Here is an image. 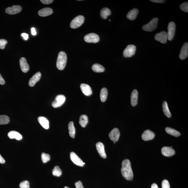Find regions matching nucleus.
Returning <instances> with one entry per match:
<instances>
[{
	"label": "nucleus",
	"mask_w": 188,
	"mask_h": 188,
	"mask_svg": "<svg viewBox=\"0 0 188 188\" xmlns=\"http://www.w3.org/2000/svg\"><path fill=\"white\" fill-rule=\"evenodd\" d=\"M5 161L4 159L3 158L2 156L0 154V163L1 164H4L5 163Z\"/></svg>",
	"instance_id": "nucleus-44"
},
{
	"label": "nucleus",
	"mask_w": 188,
	"mask_h": 188,
	"mask_svg": "<svg viewBox=\"0 0 188 188\" xmlns=\"http://www.w3.org/2000/svg\"><path fill=\"white\" fill-rule=\"evenodd\" d=\"M84 40L86 42L95 43L99 42L100 38L98 35L91 33L86 35L84 36Z\"/></svg>",
	"instance_id": "nucleus-7"
},
{
	"label": "nucleus",
	"mask_w": 188,
	"mask_h": 188,
	"mask_svg": "<svg viewBox=\"0 0 188 188\" xmlns=\"http://www.w3.org/2000/svg\"><path fill=\"white\" fill-rule=\"evenodd\" d=\"M68 130L70 136L71 137L74 138L75 135V128L74 126V122H70L68 124Z\"/></svg>",
	"instance_id": "nucleus-27"
},
{
	"label": "nucleus",
	"mask_w": 188,
	"mask_h": 188,
	"mask_svg": "<svg viewBox=\"0 0 188 188\" xmlns=\"http://www.w3.org/2000/svg\"><path fill=\"white\" fill-rule=\"evenodd\" d=\"M150 1L155 3H164L166 1L163 0H150Z\"/></svg>",
	"instance_id": "nucleus-41"
},
{
	"label": "nucleus",
	"mask_w": 188,
	"mask_h": 188,
	"mask_svg": "<svg viewBox=\"0 0 188 188\" xmlns=\"http://www.w3.org/2000/svg\"><path fill=\"white\" fill-rule=\"evenodd\" d=\"M66 100V97L64 95H57L56 97L55 101L53 102L52 106L54 108L60 107L65 102Z\"/></svg>",
	"instance_id": "nucleus-8"
},
{
	"label": "nucleus",
	"mask_w": 188,
	"mask_h": 188,
	"mask_svg": "<svg viewBox=\"0 0 188 188\" xmlns=\"http://www.w3.org/2000/svg\"><path fill=\"white\" fill-rule=\"evenodd\" d=\"M75 185L76 188H84L82 183L81 181H79L78 182L75 183Z\"/></svg>",
	"instance_id": "nucleus-39"
},
{
	"label": "nucleus",
	"mask_w": 188,
	"mask_h": 188,
	"mask_svg": "<svg viewBox=\"0 0 188 188\" xmlns=\"http://www.w3.org/2000/svg\"><path fill=\"white\" fill-rule=\"evenodd\" d=\"M122 166L121 171L124 178L127 180L133 179V174L130 160L128 159L124 160L122 162Z\"/></svg>",
	"instance_id": "nucleus-1"
},
{
	"label": "nucleus",
	"mask_w": 188,
	"mask_h": 188,
	"mask_svg": "<svg viewBox=\"0 0 188 188\" xmlns=\"http://www.w3.org/2000/svg\"><path fill=\"white\" fill-rule=\"evenodd\" d=\"M67 55L64 52L59 53L57 61V67L59 70H63L66 67L67 61Z\"/></svg>",
	"instance_id": "nucleus-2"
},
{
	"label": "nucleus",
	"mask_w": 188,
	"mask_h": 188,
	"mask_svg": "<svg viewBox=\"0 0 188 188\" xmlns=\"http://www.w3.org/2000/svg\"><path fill=\"white\" fill-rule=\"evenodd\" d=\"M120 132L118 129L115 128L110 133L109 136L110 139L113 141L117 142L120 137Z\"/></svg>",
	"instance_id": "nucleus-12"
},
{
	"label": "nucleus",
	"mask_w": 188,
	"mask_h": 188,
	"mask_svg": "<svg viewBox=\"0 0 188 188\" xmlns=\"http://www.w3.org/2000/svg\"><path fill=\"white\" fill-rule=\"evenodd\" d=\"M176 28V25L174 22H170L169 23L168 27V31L167 33L169 41H172L174 38Z\"/></svg>",
	"instance_id": "nucleus-5"
},
{
	"label": "nucleus",
	"mask_w": 188,
	"mask_h": 188,
	"mask_svg": "<svg viewBox=\"0 0 188 188\" xmlns=\"http://www.w3.org/2000/svg\"><path fill=\"white\" fill-rule=\"evenodd\" d=\"M7 43V41L5 39H0V49H4Z\"/></svg>",
	"instance_id": "nucleus-37"
},
{
	"label": "nucleus",
	"mask_w": 188,
	"mask_h": 188,
	"mask_svg": "<svg viewBox=\"0 0 188 188\" xmlns=\"http://www.w3.org/2000/svg\"><path fill=\"white\" fill-rule=\"evenodd\" d=\"M84 17L82 15H79L71 21L70 24V27L71 28L76 29L79 27L83 23Z\"/></svg>",
	"instance_id": "nucleus-4"
},
{
	"label": "nucleus",
	"mask_w": 188,
	"mask_h": 188,
	"mask_svg": "<svg viewBox=\"0 0 188 188\" xmlns=\"http://www.w3.org/2000/svg\"><path fill=\"white\" fill-rule=\"evenodd\" d=\"M108 91L107 89L105 87L101 89L100 93V98L102 102H104L106 101L108 96Z\"/></svg>",
	"instance_id": "nucleus-31"
},
{
	"label": "nucleus",
	"mask_w": 188,
	"mask_h": 188,
	"mask_svg": "<svg viewBox=\"0 0 188 188\" xmlns=\"http://www.w3.org/2000/svg\"><path fill=\"white\" fill-rule=\"evenodd\" d=\"M111 12L110 9L107 7L103 8L100 11V14L101 18L105 19L107 17L111 15Z\"/></svg>",
	"instance_id": "nucleus-25"
},
{
	"label": "nucleus",
	"mask_w": 188,
	"mask_h": 188,
	"mask_svg": "<svg viewBox=\"0 0 188 188\" xmlns=\"http://www.w3.org/2000/svg\"><path fill=\"white\" fill-rule=\"evenodd\" d=\"M80 87L81 90L84 94L87 96H89L92 94L91 87L88 84L83 83L81 84Z\"/></svg>",
	"instance_id": "nucleus-19"
},
{
	"label": "nucleus",
	"mask_w": 188,
	"mask_h": 188,
	"mask_svg": "<svg viewBox=\"0 0 188 188\" xmlns=\"http://www.w3.org/2000/svg\"><path fill=\"white\" fill-rule=\"evenodd\" d=\"M19 186L20 188H29V183L27 181H23L20 183Z\"/></svg>",
	"instance_id": "nucleus-36"
},
{
	"label": "nucleus",
	"mask_w": 188,
	"mask_h": 188,
	"mask_svg": "<svg viewBox=\"0 0 188 188\" xmlns=\"http://www.w3.org/2000/svg\"><path fill=\"white\" fill-rule=\"evenodd\" d=\"M41 74L40 72H38L33 75L29 82V85L30 87H33L41 79Z\"/></svg>",
	"instance_id": "nucleus-16"
},
{
	"label": "nucleus",
	"mask_w": 188,
	"mask_h": 188,
	"mask_svg": "<svg viewBox=\"0 0 188 188\" xmlns=\"http://www.w3.org/2000/svg\"><path fill=\"white\" fill-rule=\"evenodd\" d=\"M70 158L72 161L78 166L83 167L85 163L79 158L75 153L71 152L70 154Z\"/></svg>",
	"instance_id": "nucleus-9"
},
{
	"label": "nucleus",
	"mask_w": 188,
	"mask_h": 188,
	"mask_svg": "<svg viewBox=\"0 0 188 188\" xmlns=\"http://www.w3.org/2000/svg\"><path fill=\"white\" fill-rule=\"evenodd\" d=\"M88 123V118L85 115H82L80 116L79 119V123L81 127H85Z\"/></svg>",
	"instance_id": "nucleus-26"
},
{
	"label": "nucleus",
	"mask_w": 188,
	"mask_h": 188,
	"mask_svg": "<svg viewBox=\"0 0 188 188\" xmlns=\"http://www.w3.org/2000/svg\"><path fill=\"white\" fill-rule=\"evenodd\" d=\"M109 21H111V20H110V19H109Z\"/></svg>",
	"instance_id": "nucleus-49"
},
{
	"label": "nucleus",
	"mask_w": 188,
	"mask_h": 188,
	"mask_svg": "<svg viewBox=\"0 0 188 188\" xmlns=\"http://www.w3.org/2000/svg\"><path fill=\"white\" fill-rule=\"evenodd\" d=\"M41 159L43 163H46L49 161L50 160V155L49 154H46L45 153H42L41 155Z\"/></svg>",
	"instance_id": "nucleus-34"
},
{
	"label": "nucleus",
	"mask_w": 188,
	"mask_h": 188,
	"mask_svg": "<svg viewBox=\"0 0 188 188\" xmlns=\"http://www.w3.org/2000/svg\"><path fill=\"white\" fill-rule=\"evenodd\" d=\"M22 10V7L19 5H13L6 9L5 12L7 14L14 15L20 13Z\"/></svg>",
	"instance_id": "nucleus-11"
},
{
	"label": "nucleus",
	"mask_w": 188,
	"mask_h": 188,
	"mask_svg": "<svg viewBox=\"0 0 188 188\" xmlns=\"http://www.w3.org/2000/svg\"><path fill=\"white\" fill-rule=\"evenodd\" d=\"M8 136L10 139H15L17 140H21L22 138V136L18 132L12 131L9 132L8 134Z\"/></svg>",
	"instance_id": "nucleus-24"
},
{
	"label": "nucleus",
	"mask_w": 188,
	"mask_h": 188,
	"mask_svg": "<svg viewBox=\"0 0 188 188\" xmlns=\"http://www.w3.org/2000/svg\"><path fill=\"white\" fill-rule=\"evenodd\" d=\"M136 46L133 45H130L127 47L124 50L123 55L125 58H129L135 55L136 52Z\"/></svg>",
	"instance_id": "nucleus-6"
},
{
	"label": "nucleus",
	"mask_w": 188,
	"mask_h": 188,
	"mask_svg": "<svg viewBox=\"0 0 188 188\" xmlns=\"http://www.w3.org/2000/svg\"><path fill=\"white\" fill-rule=\"evenodd\" d=\"M10 121L9 117L7 115H0V125H6Z\"/></svg>",
	"instance_id": "nucleus-32"
},
{
	"label": "nucleus",
	"mask_w": 188,
	"mask_h": 188,
	"mask_svg": "<svg viewBox=\"0 0 188 188\" xmlns=\"http://www.w3.org/2000/svg\"><path fill=\"white\" fill-rule=\"evenodd\" d=\"M20 65L21 69L23 73H26L29 70V65L27 63L26 59L22 57L20 59Z\"/></svg>",
	"instance_id": "nucleus-17"
},
{
	"label": "nucleus",
	"mask_w": 188,
	"mask_h": 188,
	"mask_svg": "<svg viewBox=\"0 0 188 188\" xmlns=\"http://www.w3.org/2000/svg\"><path fill=\"white\" fill-rule=\"evenodd\" d=\"M96 146L97 151L100 156L103 158H106L107 155L105 151L104 145L103 143L99 142L97 143Z\"/></svg>",
	"instance_id": "nucleus-15"
},
{
	"label": "nucleus",
	"mask_w": 188,
	"mask_h": 188,
	"mask_svg": "<svg viewBox=\"0 0 188 188\" xmlns=\"http://www.w3.org/2000/svg\"><path fill=\"white\" fill-rule=\"evenodd\" d=\"M165 131L169 134L176 137L179 136L181 135V133L180 132L170 127H167L165 128Z\"/></svg>",
	"instance_id": "nucleus-30"
},
{
	"label": "nucleus",
	"mask_w": 188,
	"mask_h": 188,
	"mask_svg": "<svg viewBox=\"0 0 188 188\" xmlns=\"http://www.w3.org/2000/svg\"><path fill=\"white\" fill-rule=\"evenodd\" d=\"M162 108L164 114L167 117L170 118L171 116V114L170 113L168 106V103L166 101L163 102L162 105Z\"/></svg>",
	"instance_id": "nucleus-29"
},
{
	"label": "nucleus",
	"mask_w": 188,
	"mask_h": 188,
	"mask_svg": "<svg viewBox=\"0 0 188 188\" xmlns=\"http://www.w3.org/2000/svg\"><path fill=\"white\" fill-rule=\"evenodd\" d=\"M162 188H170V185L169 181L167 180H164L162 183Z\"/></svg>",
	"instance_id": "nucleus-38"
},
{
	"label": "nucleus",
	"mask_w": 188,
	"mask_h": 188,
	"mask_svg": "<svg viewBox=\"0 0 188 188\" xmlns=\"http://www.w3.org/2000/svg\"><path fill=\"white\" fill-rule=\"evenodd\" d=\"M138 93L136 90H133L131 95V103L133 106H136L138 103Z\"/></svg>",
	"instance_id": "nucleus-20"
},
{
	"label": "nucleus",
	"mask_w": 188,
	"mask_h": 188,
	"mask_svg": "<svg viewBox=\"0 0 188 188\" xmlns=\"http://www.w3.org/2000/svg\"><path fill=\"white\" fill-rule=\"evenodd\" d=\"M5 84V81L2 76H1V74H0V84L3 85H4Z\"/></svg>",
	"instance_id": "nucleus-43"
},
{
	"label": "nucleus",
	"mask_w": 188,
	"mask_h": 188,
	"mask_svg": "<svg viewBox=\"0 0 188 188\" xmlns=\"http://www.w3.org/2000/svg\"><path fill=\"white\" fill-rule=\"evenodd\" d=\"M139 11L137 9H133L128 13L127 15V18L130 20H133L136 19L138 13Z\"/></svg>",
	"instance_id": "nucleus-23"
},
{
	"label": "nucleus",
	"mask_w": 188,
	"mask_h": 188,
	"mask_svg": "<svg viewBox=\"0 0 188 188\" xmlns=\"http://www.w3.org/2000/svg\"><path fill=\"white\" fill-rule=\"evenodd\" d=\"M64 188H69L68 187H67V186H65V187Z\"/></svg>",
	"instance_id": "nucleus-47"
},
{
	"label": "nucleus",
	"mask_w": 188,
	"mask_h": 188,
	"mask_svg": "<svg viewBox=\"0 0 188 188\" xmlns=\"http://www.w3.org/2000/svg\"><path fill=\"white\" fill-rule=\"evenodd\" d=\"M39 123L42 127L45 129H48L49 128V122L48 119L43 116H40L38 119Z\"/></svg>",
	"instance_id": "nucleus-22"
},
{
	"label": "nucleus",
	"mask_w": 188,
	"mask_h": 188,
	"mask_svg": "<svg viewBox=\"0 0 188 188\" xmlns=\"http://www.w3.org/2000/svg\"><path fill=\"white\" fill-rule=\"evenodd\" d=\"M41 1L44 4H50L53 2V0H41Z\"/></svg>",
	"instance_id": "nucleus-40"
},
{
	"label": "nucleus",
	"mask_w": 188,
	"mask_h": 188,
	"mask_svg": "<svg viewBox=\"0 0 188 188\" xmlns=\"http://www.w3.org/2000/svg\"><path fill=\"white\" fill-rule=\"evenodd\" d=\"M180 8L184 12H188V3L187 2L182 3L180 6Z\"/></svg>",
	"instance_id": "nucleus-35"
},
{
	"label": "nucleus",
	"mask_w": 188,
	"mask_h": 188,
	"mask_svg": "<svg viewBox=\"0 0 188 188\" xmlns=\"http://www.w3.org/2000/svg\"><path fill=\"white\" fill-rule=\"evenodd\" d=\"M155 136V134L150 130L145 131L142 135L141 137L145 141H149L153 139Z\"/></svg>",
	"instance_id": "nucleus-13"
},
{
	"label": "nucleus",
	"mask_w": 188,
	"mask_h": 188,
	"mask_svg": "<svg viewBox=\"0 0 188 188\" xmlns=\"http://www.w3.org/2000/svg\"><path fill=\"white\" fill-rule=\"evenodd\" d=\"M62 173V170L58 166H55L53 170L52 174L54 176L60 177L61 176Z\"/></svg>",
	"instance_id": "nucleus-33"
},
{
	"label": "nucleus",
	"mask_w": 188,
	"mask_h": 188,
	"mask_svg": "<svg viewBox=\"0 0 188 188\" xmlns=\"http://www.w3.org/2000/svg\"><path fill=\"white\" fill-rule=\"evenodd\" d=\"M155 39L156 41H159L161 43H166L168 40V36L167 32L162 31L160 33H157L155 35Z\"/></svg>",
	"instance_id": "nucleus-10"
},
{
	"label": "nucleus",
	"mask_w": 188,
	"mask_h": 188,
	"mask_svg": "<svg viewBox=\"0 0 188 188\" xmlns=\"http://www.w3.org/2000/svg\"><path fill=\"white\" fill-rule=\"evenodd\" d=\"M21 35L23 37L24 39L25 40H27L28 39L29 36L27 34V33H22L21 34Z\"/></svg>",
	"instance_id": "nucleus-42"
},
{
	"label": "nucleus",
	"mask_w": 188,
	"mask_h": 188,
	"mask_svg": "<svg viewBox=\"0 0 188 188\" xmlns=\"http://www.w3.org/2000/svg\"><path fill=\"white\" fill-rule=\"evenodd\" d=\"M114 144H115V142L114 141Z\"/></svg>",
	"instance_id": "nucleus-48"
},
{
	"label": "nucleus",
	"mask_w": 188,
	"mask_h": 188,
	"mask_svg": "<svg viewBox=\"0 0 188 188\" xmlns=\"http://www.w3.org/2000/svg\"><path fill=\"white\" fill-rule=\"evenodd\" d=\"M53 12L52 9L50 8H45L39 10L38 12V14L40 16L45 17L48 16L52 14Z\"/></svg>",
	"instance_id": "nucleus-21"
},
{
	"label": "nucleus",
	"mask_w": 188,
	"mask_h": 188,
	"mask_svg": "<svg viewBox=\"0 0 188 188\" xmlns=\"http://www.w3.org/2000/svg\"><path fill=\"white\" fill-rule=\"evenodd\" d=\"M151 188H159V187L157 184L154 183L151 186Z\"/></svg>",
	"instance_id": "nucleus-46"
},
{
	"label": "nucleus",
	"mask_w": 188,
	"mask_h": 188,
	"mask_svg": "<svg viewBox=\"0 0 188 188\" xmlns=\"http://www.w3.org/2000/svg\"><path fill=\"white\" fill-rule=\"evenodd\" d=\"M31 31L32 34L33 35H36L37 33L35 29L34 28H32Z\"/></svg>",
	"instance_id": "nucleus-45"
},
{
	"label": "nucleus",
	"mask_w": 188,
	"mask_h": 188,
	"mask_svg": "<svg viewBox=\"0 0 188 188\" xmlns=\"http://www.w3.org/2000/svg\"><path fill=\"white\" fill-rule=\"evenodd\" d=\"M161 152L162 154L166 157H171L175 154L174 150L169 147H164L162 148Z\"/></svg>",
	"instance_id": "nucleus-18"
},
{
	"label": "nucleus",
	"mask_w": 188,
	"mask_h": 188,
	"mask_svg": "<svg viewBox=\"0 0 188 188\" xmlns=\"http://www.w3.org/2000/svg\"><path fill=\"white\" fill-rule=\"evenodd\" d=\"M158 20L159 19L157 17L153 18L149 23L143 27V30L148 32L153 31L157 28Z\"/></svg>",
	"instance_id": "nucleus-3"
},
{
	"label": "nucleus",
	"mask_w": 188,
	"mask_h": 188,
	"mask_svg": "<svg viewBox=\"0 0 188 188\" xmlns=\"http://www.w3.org/2000/svg\"><path fill=\"white\" fill-rule=\"evenodd\" d=\"M92 69L94 72L96 73L103 72L105 70L104 67L98 63L94 64L92 67Z\"/></svg>",
	"instance_id": "nucleus-28"
},
{
	"label": "nucleus",
	"mask_w": 188,
	"mask_h": 188,
	"mask_svg": "<svg viewBox=\"0 0 188 188\" xmlns=\"http://www.w3.org/2000/svg\"><path fill=\"white\" fill-rule=\"evenodd\" d=\"M188 43L186 42L181 47V52L179 55L180 59L184 60L188 57Z\"/></svg>",
	"instance_id": "nucleus-14"
}]
</instances>
